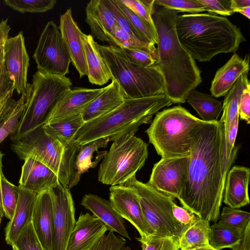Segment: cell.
<instances>
[{
	"mask_svg": "<svg viewBox=\"0 0 250 250\" xmlns=\"http://www.w3.org/2000/svg\"><path fill=\"white\" fill-rule=\"evenodd\" d=\"M33 58L38 71L48 75L65 76L69 73L71 57L59 27L47 22L40 37Z\"/></svg>",
	"mask_w": 250,
	"mask_h": 250,
	"instance_id": "8fae6325",
	"label": "cell"
},
{
	"mask_svg": "<svg viewBox=\"0 0 250 250\" xmlns=\"http://www.w3.org/2000/svg\"><path fill=\"white\" fill-rule=\"evenodd\" d=\"M238 113L241 119L250 123V84L243 90L238 104Z\"/></svg>",
	"mask_w": 250,
	"mask_h": 250,
	"instance_id": "681fc988",
	"label": "cell"
},
{
	"mask_svg": "<svg viewBox=\"0 0 250 250\" xmlns=\"http://www.w3.org/2000/svg\"><path fill=\"white\" fill-rule=\"evenodd\" d=\"M81 114L56 122L42 125L43 128L65 144H69L79 129L84 125Z\"/></svg>",
	"mask_w": 250,
	"mask_h": 250,
	"instance_id": "d6a6232c",
	"label": "cell"
},
{
	"mask_svg": "<svg viewBox=\"0 0 250 250\" xmlns=\"http://www.w3.org/2000/svg\"><path fill=\"white\" fill-rule=\"evenodd\" d=\"M12 89H15L14 82L5 66L3 46L0 49V99Z\"/></svg>",
	"mask_w": 250,
	"mask_h": 250,
	"instance_id": "c3c4849f",
	"label": "cell"
},
{
	"mask_svg": "<svg viewBox=\"0 0 250 250\" xmlns=\"http://www.w3.org/2000/svg\"><path fill=\"white\" fill-rule=\"evenodd\" d=\"M210 232L209 222L198 217L179 238V249L185 250L210 246Z\"/></svg>",
	"mask_w": 250,
	"mask_h": 250,
	"instance_id": "1f68e13d",
	"label": "cell"
},
{
	"mask_svg": "<svg viewBox=\"0 0 250 250\" xmlns=\"http://www.w3.org/2000/svg\"><path fill=\"white\" fill-rule=\"evenodd\" d=\"M172 213L175 219L182 225L188 227L198 217L184 207H181L174 203L172 206Z\"/></svg>",
	"mask_w": 250,
	"mask_h": 250,
	"instance_id": "f907efd6",
	"label": "cell"
},
{
	"mask_svg": "<svg viewBox=\"0 0 250 250\" xmlns=\"http://www.w3.org/2000/svg\"><path fill=\"white\" fill-rule=\"evenodd\" d=\"M125 243L126 240L123 237L117 236L114 232L108 231L91 250H120Z\"/></svg>",
	"mask_w": 250,
	"mask_h": 250,
	"instance_id": "bcb514c9",
	"label": "cell"
},
{
	"mask_svg": "<svg viewBox=\"0 0 250 250\" xmlns=\"http://www.w3.org/2000/svg\"><path fill=\"white\" fill-rule=\"evenodd\" d=\"M10 26L8 24L7 19L1 20L0 22V49L4 46L8 38Z\"/></svg>",
	"mask_w": 250,
	"mask_h": 250,
	"instance_id": "f5cc1de1",
	"label": "cell"
},
{
	"mask_svg": "<svg viewBox=\"0 0 250 250\" xmlns=\"http://www.w3.org/2000/svg\"><path fill=\"white\" fill-rule=\"evenodd\" d=\"M32 82L28 85L24 109L14 132L10 136L12 142L42 125L50 110L72 84L65 76L48 75L39 71L33 75Z\"/></svg>",
	"mask_w": 250,
	"mask_h": 250,
	"instance_id": "ba28073f",
	"label": "cell"
},
{
	"mask_svg": "<svg viewBox=\"0 0 250 250\" xmlns=\"http://www.w3.org/2000/svg\"><path fill=\"white\" fill-rule=\"evenodd\" d=\"M1 219V218L0 217V225Z\"/></svg>",
	"mask_w": 250,
	"mask_h": 250,
	"instance_id": "91938a15",
	"label": "cell"
},
{
	"mask_svg": "<svg viewBox=\"0 0 250 250\" xmlns=\"http://www.w3.org/2000/svg\"><path fill=\"white\" fill-rule=\"evenodd\" d=\"M18 200L12 218L4 229L6 243L11 246L22 229L31 222L38 194L17 186Z\"/></svg>",
	"mask_w": 250,
	"mask_h": 250,
	"instance_id": "44dd1931",
	"label": "cell"
},
{
	"mask_svg": "<svg viewBox=\"0 0 250 250\" xmlns=\"http://www.w3.org/2000/svg\"><path fill=\"white\" fill-rule=\"evenodd\" d=\"M48 190L37 194L31 221L36 235L44 250H52L53 209Z\"/></svg>",
	"mask_w": 250,
	"mask_h": 250,
	"instance_id": "d6986e66",
	"label": "cell"
},
{
	"mask_svg": "<svg viewBox=\"0 0 250 250\" xmlns=\"http://www.w3.org/2000/svg\"><path fill=\"white\" fill-rule=\"evenodd\" d=\"M109 141V137L102 138L79 146L73 164L68 186L69 189L78 184L82 174L87 171L89 168L97 166L99 161L104 157L107 151L98 152L96 159L92 161L94 153L100 148L106 147Z\"/></svg>",
	"mask_w": 250,
	"mask_h": 250,
	"instance_id": "83f0119b",
	"label": "cell"
},
{
	"mask_svg": "<svg viewBox=\"0 0 250 250\" xmlns=\"http://www.w3.org/2000/svg\"><path fill=\"white\" fill-rule=\"evenodd\" d=\"M178 14L154 2L151 17L158 36L154 65L163 75L165 94L172 104L185 103L188 92L202 82L195 61L178 39L175 28Z\"/></svg>",
	"mask_w": 250,
	"mask_h": 250,
	"instance_id": "7a4b0ae2",
	"label": "cell"
},
{
	"mask_svg": "<svg viewBox=\"0 0 250 250\" xmlns=\"http://www.w3.org/2000/svg\"><path fill=\"white\" fill-rule=\"evenodd\" d=\"M120 48L130 62L138 65L148 67L153 65L155 63L156 60L148 52L122 47Z\"/></svg>",
	"mask_w": 250,
	"mask_h": 250,
	"instance_id": "f6af8a7d",
	"label": "cell"
},
{
	"mask_svg": "<svg viewBox=\"0 0 250 250\" xmlns=\"http://www.w3.org/2000/svg\"><path fill=\"white\" fill-rule=\"evenodd\" d=\"M59 182L56 174L42 163L30 158L24 160L19 181L20 187L39 194Z\"/></svg>",
	"mask_w": 250,
	"mask_h": 250,
	"instance_id": "ffe728a7",
	"label": "cell"
},
{
	"mask_svg": "<svg viewBox=\"0 0 250 250\" xmlns=\"http://www.w3.org/2000/svg\"><path fill=\"white\" fill-rule=\"evenodd\" d=\"M105 0L107 5L112 13L117 24L122 29L135 39L141 42H147L133 26L128 19L120 9L115 1V0Z\"/></svg>",
	"mask_w": 250,
	"mask_h": 250,
	"instance_id": "7bdbcfd3",
	"label": "cell"
},
{
	"mask_svg": "<svg viewBox=\"0 0 250 250\" xmlns=\"http://www.w3.org/2000/svg\"><path fill=\"white\" fill-rule=\"evenodd\" d=\"M14 90L0 99V144L14 132L25 107L26 95L16 101L12 98Z\"/></svg>",
	"mask_w": 250,
	"mask_h": 250,
	"instance_id": "f1b7e54d",
	"label": "cell"
},
{
	"mask_svg": "<svg viewBox=\"0 0 250 250\" xmlns=\"http://www.w3.org/2000/svg\"><path fill=\"white\" fill-rule=\"evenodd\" d=\"M11 149L20 159H35L51 169L60 182L68 187L72 167L80 146L65 144L40 126L12 142Z\"/></svg>",
	"mask_w": 250,
	"mask_h": 250,
	"instance_id": "8992f818",
	"label": "cell"
},
{
	"mask_svg": "<svg viewBox=\"0 0 250 250\" xmlns=\"http://www.w3.org/2000/svg\"><path fill=\"white\" fill-rule=\"evenodd\" d=\"M81 204L100 220L108 231L116 232L130 240L123 219L115 210L109 201L97 195L88 193L84 195Z\"/></svg>",
	"mask_w": 250,
	"mask_h": 250,
	"instance_id": "cb8c5ba5",
	"label": "cell"
},
{
	"mask_svg": "<svg viewBox=\"0 0 250 250\" xmlns=\"http://www.w3.org/2000/svg\"><path fill=\"white\" fill-rule=\"evenodd\" d=\"M154 3L165 8L190 14L206 11L204 6L199 0H155Z\"/></svg>",
	"mask_w": 250,
	"mask_h": 250,
	"instance_id": "ab89813d",
	"label": "cell"
},
{
	"mask_svg": "<svg viewBox=\"0 0 250 250\" xmlns=\"http://www.w3.org/2000/svg\"><path fill=\"white\" fill-rule=\"evenodd\" d=\"M56 0H4L5 5L21 13H44L54 8Z\"/></svg>",
	"mask_w": 250,
	"mask_h": 250,
	"instance_id": "74e56055",
	"label": "cell"
},
{
	"mask_svg": "<svg viewBox=\"0 0 250 250\" xmlns=\"http://www.w3.org/2000/svg\"><path fill=\"white\" fill-rule=\"evenodd\" d=\"M96 47L107 64L112 78L117 81L125 99H136L165 94V82L154 65L144 67L130 62L118 46Z\"/></svg>",
	"mask_w": 250,
	"mask_h": 250,
	"instance_id": "52a82bcc",
	"label": "cell"
},
{
	"mask_svg": "<svg viewBox=\"0 0 250 250\" xmlns=\"http://www.w3.org/2000/svg\"><path fill=\"white\" fill-rule=\"evenodd\" d=\"M104 87V91L83 110L81 113L84 123L93 120L112 111L119 106L125 99L115 79Z\"/></svg>",
	"mask_w": 250,
	"mask_h": 250,
	"instance_id": "484cf974",
	"label": "cell"
},
{
	"mask_svg": "<svg viewBox=\"0 0 250 250\" xmlns=\"http://www.w3.org/2000/svg\"><path fill=\"white\" fill-rule=\"evenodd\" d=\"M85 21L89 25L92 36L99 41L107 42L116 21L108 7L105 0H92L85 8Z\"/></svg>",
	"mask_w": 250,
	"mask_h": 250,
	"instance_id": "d4e9b609",
	"label": "cell"
},
{
	"mask_svg": "<svg viewBox=\"0 0 250 250\" xmlns=\"http://www.w3.org/2000/svg\"><path fill=\"white\" fill-rule=\"evenodd\" d=\"M11 246L13 250H44L31 222L24 227Z\"/></svg>",
	"mask_w": 250,
	"mask_h": 250,
	"instance_id": "60d3db41",
	"label": "cell"
},
{
	"mask_svg": "<svg viewBox=\"0 0 250 250\" xmlns=\"http://www.w3.org/2000/svg\"><path fill=\"white\" fill-rule=\"evenodd\" d=\"M175 28L181 44L199 62L210 61L220 53H235L246 41L238 27L215 14L178 15Z\"/></svg>",
	"mask_w": 250,
	"mask_h": 250,
	"instance_id": "3957f363",
	"label": "cell"
},
{
	"mask_svg": "<svg viewBox=\"0 0 250 250\" xmlns=\"http://www.w3.org/2000/svg\"><path fill=\"white\" fill-rule=\"evenodd\" d=\"M59 27L68 49L71 63L78 71L80 78L87 75L84 49L81 38L82 32L73 19L70 8L61 16Z\"/></svg>",
	"mask_w": 250,
	"mask_h": 250,
	"instance_id": "ac0fdd59",
	"label": "cell"
},
{
	"mask_svg": "<svg viewBox=\"0 0 250 250\" xmlns=\"http://www.w3.org/2000/svg\"><path fill=\"white\" fill-rule=\"evenodd\" d=\"M142 250H179L178 240L171 237H138Z\"/></svg>",
	"mask_w": 250,
	"mask_h": 250,
	"instance_id": "b9f144b4",
	"label": "cell"
},
{
	"mask_svg": "<svg viewBox=\"0 0 250 250\" xmlns=\"http://www.w3.org/2000/svg\"><path fill=\"white\" fill-rule=\"evenodd\" d=\"M120 250H132V249L129 246H124L120 249Z\"/></svg>",
	"mask_w": 250,
	"mask_h": 250,
	"instance_id": "680465c9",
	"label": "cell"
},
{
	"mask_svg": "<svg viewBox=\"0 0 250 250\" xmlns=\"http://www.w3.org/2000/svg\"><path fill=\"white\" fill-rule=\"evenodd\" d=\"M115 1L133 26L144 40L152 44H157L158 36L154 25L151 24L134 13L125 5L120 0H115Z\"/></svg>",
	"mask_w": 250,
	"mask_h": 250,
	"instance_id": "e575fe53",
	"label": "cell"
},
{
	"mask_svg": "<svg viewBox=\"0 0 250 250\" xmlns=\"http://www.w3.org/2000/svg\"><path fill=\"white\" fill-rule=\"evenodd\" d=\"M186 101L196 110L201 120L205 122H213L223 111V104L211 95L196 90H190Z\"/></svg>",
	"mask_w": 250,
	"mask_h": 250,
	"instance_id": "f546056e",
	"label": "cell"
},
{
	"mask_svg": "<svg viewBox=\"0 0 250 250\" xmlns=\"http://www.w3.org/2000/svg\"><path fill=\"white\" fill-rule=\"evenodd\" d=\"M250 223V212L224 207L217 224L241 234Z\"/></svg>",
	"mask_w": 250,
	"mask_h": 250,
	"instance_id": "d590c367",
	"label": "cell"
},
{
	"mask_svg": "<svg viewBox=\"0 0 250 250\" xmlns=\"http://www.w3.org/2000/svg\"><path fill=\"white\" fill-rule=\"evenodd\" d=\"M231 8L235 13L237 10L250 6V0H231Z\"/></svg>",
	"mask_w": 250,
	"mask_h": 250,
	"instance_id": "db71d44e",
	"label": "cell"
},
{
	"mask_svg": "<svg viewBox=\"0 0 250 250\" xmlns=\"http://www.w3.org/2000/svg\"><path fill=\"white\" fill-rule=\"evenodd\" d=\"M4 59L6 69L14 82L15 90L20 95H26L28 83L27 72L29 58L22 32L8 38L3 46Z\"/></svg>",
	"mask_w": 250,
	"mask_h": 250,
	"instance_id": "9a60e30c",
	"label": "cell"
},
{
	"mask_svg": "<svg viewBox=\"0 0 250 250\" xmlns=\"http://www.w3.org/2000/svg\"><path fill=\"white\" fill-rule=\"evenodd\" d=\"M135 133L127 132L112 140L99 168V182L111 186L123 185L143 167L148 156L147 146Z\"/></svg>",
	"mask_w": 250,
	"mask_h": 250,
	"instance_id": "9c48e42d",
	"label": "cell"
},
{
	"mask_svg": "<svg viewBox=\"0 0 250 250\" xmlns=\"http://www.w3.org/2000/svg\"><path fill=\"white\" fill-rule=\"evenodd\" d=\"M133 188L137 191L146 220L153 235L179 239L187 229L174 217L172 197L158 191L147 183L137 180L134 176L123 184Z\"/></svg>",
	"mask_w": 250,
	"mask_h": 250,
	"instance_id": "30bf717a",
	"label": "cell"
},
{
	"mask_svg": "<svg viewBox=\"0 0 250 250\" xmlns=\"http://www.w3.org/2000/svg\"><path fill=\"white\" fill-rule=\"evenodd\" d=\"M107 42L109 45L119 47L139 49L148 52L156 61L157 51L155 45L135 39L124 31L117 23L108 35Z\"/></svg>",
	"mask_w": 250,
	"mask_h": 250,
	"instance_id": "836d02e7",
	"label": "cell"
},
{
	"mask_svg": "<svg viewBox=\"0 0 250 250\" xmlns=\"http://www.w3.org/2000/svg\"><path fill=\"white\" fill-rule=\"evenodd\" d=\"M241 235L242 234L214 223L210 227L209 244L216 250L231 248L239 242Z\"/></svg>",
	"mask_w": 250,
	"mask_h": 250,
	"instance_id": "8d00e7d4",
	"label": "cell"
},
{
	"mask_svg": "<svg viewBox=\"0 0 250 250\" xmlns=\"http://www.w3.org/2000/svg\"><path fill=\"white\" fill-rule=\"evenodd\" d=\"M81 38L84 49L88 81L92 84L103 85L112 78L110 69L100 54L93 37L82 32Z\"/></svg>",
	"mask_w": 250,
	"mask_h": 250,
	"instance_id": "4316f807",
	"label": "cell"
},
{
	"mask_svg": "<svg viewBox=\"0 0 250 250\" xmlns=\"http://www.w3.org/2000/svg\"><path fill=\"white\" fill-rule=\"evenodd\" d=\"M17 186L9 182L2 173L1 177V202L4 215L10 220L18 200Z\"/></svg>",
	"mask_w": 250,
	"mask_h": 250,
	"instance_id": "f35d334b",
	"label": "cell"
},
{
	"mask_svg": "<svg viewBox=\"0 0 250 250\" xmlns=\"http://www.w3.org/2000/svg\"><path fill=\"white\" fill-rule=\"evenodd\" d=\"M185 250H216L212 248L210 246H207V247H204L197 248Z\"/></svg>",
	"mask_w": 250,
	"mask_h": 250,
	"instance_id": "6f0895ef",
	"label": "cell"
},
{
	"mask_svg": "<svg viewBox=\"0 0 250 250\" xmlns=\"http://www.w3.org/2000/svg\"><path fill=\"white\" fill-rule=\"evenodd\" d=\"M248 73L242 74L225 95L223 103V114L225 136L227 134L232 123L239 116L238 104L243 90L250 84Z\"/></svg>",
	"mask_w": 250,
	"mask_h": 250,
	"instance_id": "4dcf8cb0",
	"label": "cell"
},
{
	"mask_svg": "<svg viewBox=\"0 0 250 250\" xmlns=\"http://www.w3.org/2000/svg\"><path fill=\"white\" fill-rule=\"evenodd\" d=\"M231 249L233 250H250V223L242 232L239 242Z\"/></svg>",
	"mask_w": 250,
	"mask_h": 250,
	"instance_id": "816d5d0a",
	"label": "cell"
},
{
	"mask_svg": "<svg viewBox=\"0 0 250 250\" xmlns=\"http://www.w3.org/2000/svg\"><path fill=\"white\" fill-rule=\"evenodd\" d=\"M104 90V87L97 89L83 87L70 88L50 110L43 125L81 114L87 105Z\"/></svg>",
	"mask_w": 250,
	"mask_h": 250,
	"instance_id": "2e32d148",
	"label": "cell"
},
{
	"mask_svg": "<svg viewBox=\"0 0 250 250\" xmlns=\"http://www.w3.org/2000/svg\"><path fill=\"white\" fill-rule=\"evenodd\" d=\"M250 174L249 168L243 166H234L228 172L223 201L229 207L238 208L249 204Z\"/></svg>",
	"mask_w": 250,
	"mask_h": 250,
	"instance_id": "603a6c76",
	"label": "cell"
},
{
	"mask_svg": "<svg viewBox=\"0 0 250 250\" xmlns=\"http://www.w3.org/2000/svg\"><path fill=\"white\" fill-rule=\"evenodd\" d=\"M205 122L181 106L156 113L146 132L162 158L188 157L195 128Z\"/></svg>",
	"mask_w": 250,
	"mask_h": 250,
	"instance_id": "5b68a950",
	"label": "cell"
},
{
	"mask_svg": "<svg viewBox=\"0 0 250 250\" xmlns=\"http://www.w3.org/2000/svg\"><path fill=\"white\" fill-rule=\"evenodd\" d=\"M223 122H204L194 132L187 180L179 199L199 218L216 223L228 172Z\"/></svg>",
	"mask_w": 250,
	"mask_h": 250,
	"instance_id": "6da1fadb",
	"label": "cell"
},
{
	"mask_svg": "<svg viewBox=\"0 0 250 250\" xmlns=\"http://www.w3.org/2000/svg\"><path fill=\"white\" fill-rule=\"evenodd\" d=\"M134 13L145 21L154 25L151 17L155 0H120Z\"/></svg>",
	"mask_w": 250,
	"mask_h": 250,
	"instance_id": "ee69618b",
	"label": "cell"
},
{
	"mask_svg": "<svg viewBox=\"0 0 250 250\" xmlns=\"http://www.w3.org/2000/svg\"><path fill=\"white\" fill-rule=\"evenodd\" d=\"M48 191L53 209L52 250H67L76 222L73 200L68 187L60 182Z\"/></svg>",
	"mask_w": 250,
	"mask_h": 250,
	"instance_id": "7c38bea8",
	"label": "cell"
},
{
	"mask_svg": "<svg viewBox=\"0 0 250 250\" xmlns=\"http://www.w3.org/2000/svg\"><path fill=\"white\" fill-rule=\"evenodd\" d=\"M209 14L230 16L234 13L231 8V0H199Z\"/></svg>",
	"mask_w": 250,
	"mask_h": 250,
	"instance_id": "7dc6e473",
	"label": "cell"
},
{
	"mask_svg": "<svg viewBox=\"0 0 250 250\" xmlns=\"http://www.w3.org/2000/svg\"><path fill=\"white\" fill-rule=\"evenodd\" d=\"M109 201L117 213L137 229L141 237L153 235L144 216L138 194L133 188L125 185L111 186Z\"/></svg>",
	"mask_w": 250,
	"mask_h": 250,
	"instance_id": "5bb4252c",
	"label": "cell"
},
{
	"mask_svg": "<svg viewBox=\"0 0 250 250\" xmlns=\"http://www.w3.org/2000/svg\"><path fill=\"white\" fill-rule=\"evenodd\" d=\"M189 156L162 158L154 165L147 184L164 194L178 200L188 175Z\"/></svg>",
	"mask_w": 250,
	"mask_h": 250,
	"instance_id": "4fadbf2b",
	"label": "cell"
},
{
	"mask_svg": "<svg viewBox=\"0 0 250 250\" xmlns=\"http://www.w3.org/2000/svg\"><path fill=\"white\" fill-rule=\"evenodd\" d=\"M4 154L0 150V217L2 218L4 215L3 211L2 206L1 202V175L3 173L2 172V158L4 156Z\"/></svg>",
	"mask_w": 250,
	"mask_h": 250,
	"instance_id": "11a10c76",
	"label": "cell"
},
{
	"mask_svg": "<svg viewBox=\"0 0 250 250\" xmlns=\"http://www.w3.org/2000/svg\"><path fill=\"white\" fill-rule=\"evenodd\" d=\"M235 12H239L247 17L248 19H250V6L239 9Z\"/></svg>",
	"mask_w": 250,
	"mask_h": 250,
	"instance_id": "9f6ffc18",
	"label": "cell"
},
{
	"mask_svg": "<svg viewBox=\"0 0 250 250\" xmlns=\"http://www.w3.org/2000/svg\"><path fill=\"white\" fill-rule=\"evenodd\" d=\"M108 230L98 218L88 212L81 213L76 221L67 250H91Z\"/></svg>",
	"mask_w": 250,
	"mask_h": 250,
	"instance_id": "e0dca14e",
	"label": "cell"
},
{
	"mask_svg": "<svg viewBox=\"0 0 250 250\" xmlns=\"http://www.w3.org/2000/svg\"><path fill=\"white\" fill-rule=\"evenodd\" d=\"M173 104L166 94L152 97L125 99L109 113L85 123L72 141L79 146L98 139L109 137L110 141L127 132H135L140 125L151 121L162 108Z\"/></svg>",
	"mask_w": 250,
	"mask_h": 250,
	"instance_id": "277c9868",
	"label": "cell"
},
{
	"mask_svg": "<svg viewBox=\"0 0 250 250\" xmlns=\"http://www.w3.org/2000/svg\"><path fill=\"white\" fill-rule=\"evenodd\" d=\"M249 70V57L244 58L234 53L229 60L216 71L210 91L215 98L225 96L238 78Z\"/></svg>",
	"mask_w": 250,
	"mask_h": 250,
	"instance_id": "7402d4cb",
	"label": "cell"
}]
</instances>
